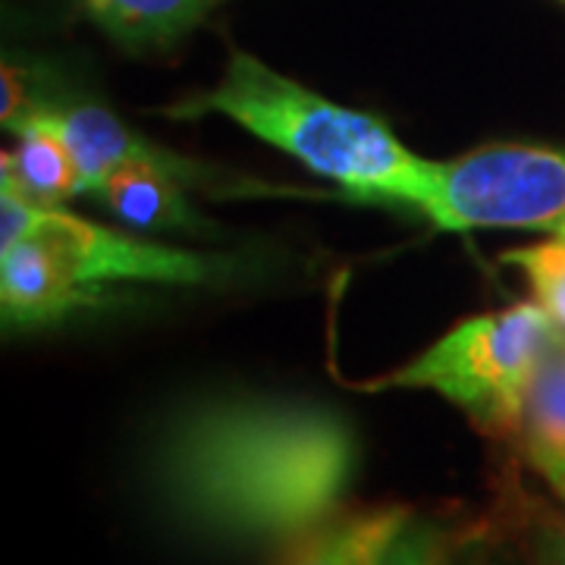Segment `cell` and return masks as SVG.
Returning a JSON list of instances; mask_svg holds the SVG:
<instances>
[{
    "label": "cell",
    "instance_id": "1",
    "mask_svg": "<svg viewBox=\"0 0 565 565\" xmlns=\"http://www.w3.org/2000/svg\"><path fill=\"white\" fill-rule=\"evenodd\" d=\"M158 484L192 527L230 541L305 537L330 519L355 468L340 412L296 399H214L163 430Z\"/></svg>",
    "mask_w": 565,
    "mask_h": 565
},
{
    "label": "cell",
    "instance_id": "2",
    "mask_svg": "<svg viewBox=\"0 0 565 565\" xmlns=\"http://www.w3.org/2000/svg\"><path fill=\"white\" fill-rule=\"evenodd\" d=\"M170 114H223L308 170L340 182L359 202L405 204L424 170V158L412 154L386 122L327 102L243 51L233 54L214 92Z\"/></svg>",
    "mask_w": 565,
    "mask_h": 565
},
{
    "label": "cell",
    "instance_id": "3",
    "mask_svg": "<svg viewBox=\"0 0 565 565\" xmlns=\"http://www.w3.org/2000/svg\"><path fill=\"white\" fill-rule=\"evenodd\" d=\"M556 333L559 323L541 302L512 305L456 323L415 362L367 386L437 390L487 434L515 430L531 374Z\"/></svg>",
    "mask_w": 565,
    "mask_h": 565
},
{
    "label": "cell",
    "instance_id": "4",
    "mask_svg": "<svg viewBox=\"0 0 565 565\" xmlns=\"http://www.w3.org/2000/svg\"><path fill=\"white\" fill-rule=\"evenodd\" d=\"M405 207L449 233L512 226L565 236V151L497 141L456 161H424Z\"/></svg>",
    "mask_w": 565,
    "mask_h": 565
},
{
    "label": "cell",
    "instance_id": "5",
    "mask_svg": "<svg viewBox=\"0 0 565 565\" xmlns=\"http://www.w3.org/2000/svg\"><path fill=\"white\" fill-rule=\"evenodd\" d=\"M51 245L70 274L88 286L117 280L170 282V286H202L223 270V262L173 245L148 243L139 236H122L98 223L82 221L61 207H39L32 236Z\"/></svg>",
    "mask_w": 565,
    "mask_h": 565
},
{
    "label": "cell",
    "instance_id": "6",
    "mask_svg": "<svg viewBox=\"0 0 565 565\" xmlns=\"http://www.w3.org/2000/svg\"><path fill=\"white\" fill-rule=\"evenodd\" d=\"M25 126H44L66 141V148L73 151V158L79 163L85 192H95L110 170L126 167V163L161 167L167 173L180 177L185 185H207L211 189V182H204L207 177L199 163L185 161L180 154L141 139L139 132L122 126L114 114H107L98 104H73V107H44V104H39V110L22 122L20 129H25Z\"/></svg>",
    "mask_w": 565,
    "mask_h": 565
},
{
    "label": "cell",
    "instance_id": "7",
    "mask_svg": "<svg viewBox=\"0 0 565 565\" xmlns=\"http://www.w3.org/2000/svg\"><path fill=\"white\" fill-rule=\"evenodd\" d=\"M102 286L79 282L61 255L41 239L0 248V302L7 323H51L63 315L95 305Z\"/></svg>",
    "mask_w": 565,
    "mask_h": 565
},
{
    "label": "cell",
    "instance_id": "8",
    "mask_svg": "<svg viewBox=\"0 0 565 565\" xmlns=\"http://www.w3.org/2000/svg\"><path fill=\"white\" fill-rule=\"evenodd\" d=\"M515 434L527 465L565 505V330L531 374Z\"/></svg>",
    "mask_w": 565,
    "mask_h": 565
},
{
    "label": "cell",
    "instance_id": "9",
    "mask_svg": "<svg viewBox=\"0 0 565 565\" xmlns=\"http://www.w3.org/2000/svg\"><path fill=\"white\" fill-rule=\"evenodd\" d=\"M182 185L180 177L161 167L126 163L110 170L92 195H98L114 217L145 233H199L207 223L189 204Z\"/></svg>",
    "mask_w": 565,
    "mask_h": 565
},
{
    "label": "cell",
    "instance_id": "10",
    "mask_svg": "<svg viewBox=\"0 0 565 565\" xmlns=\"http://www.w3.org/2000/svg\"><path fill=\"white\" fill-rule=\"evenodd\" d=\"M17 136V151L3 154V185L41 207H61L85 192L79 163L61 136L44 126H25Z\"/></svg>",
    "mask_w": 565,
    "mask_h": 565
},
{
    "label": "cell",
    "instance_id": "11",
    "mask_svg": "<svg viewBox=\"0 0 565 565\" xmlns=\"http://www.w3.org/2000/svg\"><path fill=\"white\" fill-rule=\"evenodd\" d=\"M408 509L393 505L318 525L305 534L286 565H374L396 531L408 522Z\"/></svg>",
    "mask_w": 565,
    "mask_h": 565
},
{
    "label": "cell",
    "instance_id": "12",
    "mask_svg": "<svg viewBox=\"0 0 565 565\" xmlns=\"http://www.w3.org/2000/svg\"><path fill=\"white\" fill-rule=\"evenodd\" d=\"M85 7L110 39L145 51L163 47L189 32L207 0H85Z\"/></svg>",
    "mask_w": 565,
    "mask_h": 565
},
{
    "label": "cell",
    "instance_id": "13",
    "mask_svg": "<svg viewBox=\"0 0 565 565\" xmlns=\"http://www.w3.org/2000/svg\"><path fill=\"white\" fill-rule=\"evenodd\" d=\"M503 262L525 274L534 299L550 311L559 330H565V236L505 252Z\"/></svg>",
    "mask_w": 565,
    "mask_h": 565
},
{
    "label": "cell",
    "instance_id": "14",
    "mask_svg": "<svg viewBox=\"0 0 565 565\" xmlns=\"http://www.w3.org/2000/svg\"><path fill=\"white\" fill-rule=\"evenodd\" d=\"M374 565H449V541L444 527L408 515L396 537L384 546Z\"/></svg>",
    "mask_w": 565,
    "mask_h": 565
},
{
    "label": "cell",
    "instance_id": "15",
    "mask_svg": "<svg viewBox=\"0 0 565 565\" xmlns=\"http://www.w3.org/2000/svg\"><path fill=\"white\" fill-rule=\"evenodd\" d=\"M3 102H0V120H3V129L17 132L22 122L29 120L39 104L32 98V79L29 73L17 66V63H3Z\"/></svg>",
    "mask_w": 565,
    "mask_h": 565
},
{
    "label": "cell",
    "instance_id": "16",
    "mask_svg": "<svg viewBox=\"0 0 565 565\" xmlns=\"http://www.w3.org/2000/svg\"><path fill=\"white\" fill-rule=\"evenodd\" d=\"M541 563L544 565H565V522L556 525L544 537V550H541Z\"/></svg>",
    "mask_w": 565,
    "mask_h": 565
}]
</instances>
